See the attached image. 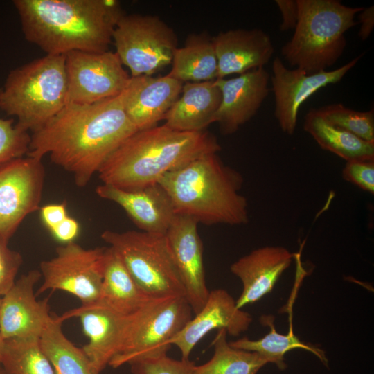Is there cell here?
<instances>
[{"instance_id": "1", "label": "cell", "mask_w": 374, "mask_h": 374, "mask_svg": "<svg viewBox=\"0 0 374 374\" xmlns=\"http://www.w3.org/2000/svg\"><path fill=\"white\" fill-rule=\"evenodd\" d=\"M127 93V87L92 104H66L33 132L27 155L42 159L48 154L73 176L78 186H85L111 154L138 130L125 112Z\"/></svg>"}, {"instance_id": "2", "label": "cell", "mask_w": 374, "mask_h": 374, "mask_svg": "<svg viewBox=\"0 0 374 374\" xmlns=\"http://www.w3.org/2000/svg\"><path fill=\"white\" fill-rule=\"evenodd\" d=\"M24 37L46 55L108 51L124 14L116 0H15Z\"/></svg>"}, {"instance_id": "3", "label": "cell", "mask_w": 374, "mask_h": 374, "mask_svg": "<svg viewBox=\"0 0 374 374\" xmlns=\"http://www.w3.org/2000/svg\"><path fill=\"white\" fill-rule=\"evenodd\" d=\"M221 146L211 134L182 132L165 124L137 130L107 158L98 174L103 184L134 190L157 184L166 174Z\"/></svg>"}, {"instance_id": "4", "label": "cell", "mask_w": 374, "mask_h": 374, "mask_svg": "<svg viewBox=\"0 0 374 374\" xmlns=\"http://www.w3.org/2000/svg\"><path fill=\"white\" fill-rule=\"evenodd\" d=\"M157 184L169 196L176 215L206 225H241L249 221L247 201L240 193L242 176L215 152L166 174Z\"/></svg>"}, {"instance_id": "5", "label": "cell", "mask_w": 374, "mask_h": 374, "mask_svg": "<svg viewBox=\"0 0 374 374\" xmlns=\"http://www.w3.org/2000/svg\"><path fill=\"white\" fill-rule=\"evenodd\" d=\"M298 21L281 55L291 66L308 74L326 71L342 55L345 33L357 24L362 7H349L338 0H296Z\"/></svg>"}, {"instance_id": "6", "label": "cell", "mask_w": 374, "mask_h": 374, "mask_svg": "<svg viewBox=\"0 0 374 374\" xmlns=\"http://www.w3.org/2000/svg\"><path fill=\"white\" fill-rule=\"evenodd\" d=\"M66 90L64 55H46L10 71L0 109L17 118V129L33 132L66 105Z\"/></svg>"}, {"instance_id": "7", "label": "cell", "mask_w": 374, "mask_h": 374, "mask_svg": "<svg viewBox=\"0 0 374 374\" xmlns=\"http://www.w3.org/2000/svg\"><path fill=\"white\" fill-rule=\"evenodd\" d=\"M101 238L117 253L135 282L149 296L185 297L164 235L107 230Z\"/></svg>"}, {"instance_id": "8", "label": "cell", "mask_w": 374, "mask_h": 374, "mask_svg": "<svg viewBox=\"0 0 374 374\" xmlns=\"http://www.w3.org/2000/svg\"><path fill=\"white\" fill-rule=\"evenodd\" d=\"M192 317V309L184 296L152 299L131 314L123 346L109 366L118 368L166 354L172 338Z\"/></svg>"}, {"instance_id": "9", "label": "cell", "mask_w": 374, "mask_h": 374, "mask_svg": "<svg viewBox=\"0 0 374 374\" xmlns=\"http://www.w3.org/2000/svg\"><path fill=\"white\" fill-rule=\"evenodd\" d=\"M112 40L123 65L131 77L152 75L172 63L177 37L166 23L154 15L123 14Z\"/></svg>"}, {"instance_id": "10", "label": "cell", "mask_w": 374, "mask_h": 374, "mask_svg": "<svg viewBox=\"0 0 374 374\" xmlns=\"http://www.w3.org/2000/svg\"><path fill=\"white\" fill-rule=\"evenodd\" d=\"M106 248L84 249L75 242L57 247L54 257L40 263L43 283L37 294L57 290L76 296L82 305L96 302L103 284Z\"/></svg>"}, {"instance_id": "11", "label": "cell", "mask_w": 374, "mask_h": 374, "mask_svg": "<svg viewBox=\"0 0 374 374\" xmlns=\"http://www.w3.org/2000/svg\"><path fill=\"white\" fill-rule=\"evenodd\" d=\"M64 56L66 104H92L112 98L130 83L131 76L116 52L75 51Z\"/></svg>"}, {"instance_id": "12", "label": "cell", "mask_w": 374, "mask_h": 374, "mask_svg": "<svg viewBox=\"0 0 374 374\" xmlns=\"http://www.w3.org/2000/svg\"><path fill=\"white\" fill-rule=\"evenodd\" d=\"M30 156L0 165V238L8 242L23 220L40 208L45 171Z\"/></svg>"}, {"instance_id": "13", "label": "cell", "mask_w": 374, "mask_h": 374, "mask_svg": "<svg viewBox=\"0 0 374 374\" xmlns=\"http://www.w3.org/2000/svg\"><path fill=\"white\" fill-rule=\"evenodd\" d=\"M360 55L341 67L308 74L295 68L290 69L275 57L271 80L275 99L274 116L282 131L292 135L296 130L301 105L320 89L341 81L361 59Z\"/></svg>"}, {"instance_id": "14", "label": "cell", "mask_w": 374, "mask_h": 374, "mask_svg": "<svg viewBox=\"0 0 374 374\" xmlns=\"http://www.w3.org/2000/svg\"><path fill=\"white\" fill-rule=\"evenodd\" d=\"M193 219L176 215L165 233L167 245L193 313L204 305L209 290L205 278L203 244Z\"/></svg>"}, {"instance_id": "15", "label": "cell", "mask_w": 374, "mask_h": 374, "mask_svg": "<svg viewBox=\"0 0 374 374\" xmlns=\"http://www.w3.org/2000/svg\"><path fill=\"white\" fill-rule=\"evenodd\" d=\"M33 269L15 280L1 296L0 325L5 340L13 338H40L52 315L48 300L37 301L34 287L40 279Z\"/></svg>"}, {"instance_id": "16", "label": "cell", "mask_w": 374, "mask_h": 374, "mask_svg": "<svg viewBox=\"0 0 374 374\" xmlns=\"http://www.w3.org/2000/svg\"><path fill=\"white\" fill-rule=\"evenodd\" d=\"M130 315L119 314L108 308L93 303L66 312L60 316L64 321L78 317L89 342L82 350L96 374L109 365L119 353L129 326Z\"/></svg>"}, {"instance_id": "17", "label": "cell", "mask_w": 374, "mask_h": 374, "mask_svg": "<svg viewBox=\"0 0 374 374\" xmlns=\"http://www.w3.org/2000/svg\"><path fill=\"white\" fill-rule=\"evenodd\" d=\"M269 73L259 68L231 79H216L222 93L220 106L213 123L222 134L235 133L251 120L269 94Z\"/></svg>"}, {"instance_id": "18", "label": "cell", "mask_w": 374, "mask_h": 374, "mask_svg": "<svg viewBox=\"0 0 374 374\" xmlns=\"http://www.w3.org/2000/svg\"><path fill=\"white\" fill-rule=\"evenodd\" d=\"M194 315L171 340L184 359H189L197 343L213 330L224 328L230 335L238 336L252 321L251 315L238 308L235 301L223 289L210 291L204 305Z\"/></svg>"}, {"instance_id": "19", "label": "cell", "mask_w": 374, "mask_h": 374, "mask_svg": "<svg viewBox=\"0 0 374 374\" xmlns=\"http://www.w3.org/2000/svg\"><path fill=\"white\" fill-rule=\"evenodd\" d=\"M96 192L120 206L141 231L165 235L176 216L169 196L159 184L134 190L103 184Z\"/></svg>"}, {"instance_id": "20", "label": "cell", "mask_w": 374, "mask_h": 374, "mask_svg": "<svg viewBox=\"0 0 374 374\" xmlns=\"http://www.w3.org/2000/svg\"><path fill=\"white\" fill-rule=\"evenodd\" d=\"M212 39L217 60V79L264 68L274 52L269 35L261 29L229 30Z\"/></svg>"}, {"instance_id": "21", "label": "cell", "mask_w": 374, "mask_h": 374, "mask_svg": "<svg viewBox=\"0 0 374 374\" xmlns=\"http://www.w3.org/2000/svg\"><path fill=\"white\" fill-rule=\"evenodd\" d=\"M184 82L171 77H131L125 109L138 130L157 125L181 93Z\"/></svg>"}, {"instance_id": "22", "label": "cell", "mask_w": 374, "mask_h": 374, "mask_svg": "<svg viewBox=\"0 0 374 374\" xmlns=\"http://www.w3.org/2000/svg\"><path fill=\"white\" fill-rule=\"evenodd\" d=\"M294 254L283 247L256 249L233 262L231 271L242 284L235 301L238 308L253 303L270 292L281 274L290 265Z\"/></svg>"}, {"instance_id": "23", "label": "cell", "mask_w": 374, "mask_h": 374, "mask_svg": "<svg viewBox=\"0 0 374 374\" xmlns=\"http://www.w3.org/2000/svg\"><path fill=\"white\" fill-rule=\"evenodd\" d=\"M180 95L164 117L166 125L182 132H201L213 123L222 100L215 80L186 82Z\"/></svg>"}, {"instance_id": "24", "label": "cell", "mask_w": 374, "mask_h": 374, "mask_svg": "<svg viewBox=\"0 0 374 374\" xmlns=\"http://www.w3.org/2000/svg\"><path fill=\"white\" fill-rule=\"evenodd\" d=\"M152 299L137 285L117 253L107 247L100 294L95 303L130 315Z\"/></svg>"}, {"instance_id": "25", "label": "cell", "mask_w": 374, "mask_h": 374, "mask_svg": "<svg viewBox=\"0 0 374 374\" xmlns=\"http://www.w3.org/2000/svg\"><path fill=\"white\" fill-rule=\"evenodd\" d=\"M168 73L182 82H199L217 78V60L212 37L207 33L191 34L184 46L175 50Z\"/></svg>"}, {"instance_id": "26", "label": "cell", "mask_w": 374, "mask_h": 374, "mask_svg": "<svg viewBox=\"0 0 374 374\" xmlns=\"http://www.w3.org/2000/svg\"><path fill=\"white\" fill-rule=\"evenodd\" d=\"M303 130L324 150L341 159L374 160V143L367 142L327 122L317 109H310L304 117Z\"/></svg>"}, {"instance_id": "27", "label": "cell", "mask_w": 374, "mask_h": 374, "mask_svg": "<svg viewBox=\"0 0 374 374\" xmlns=\"http://www.w3.org/2000/svg\"><path fill=\"white\" fill-rule=\"evenodd\" d=\"M262 326H267L269 332L262 338L251 340L247 337L229 342L230 346L238 349L256 352L265 358L269 363L274 364L278 369L284 371L287 366L285 362V355L293 349H303L314 355L325 366L328 360L325 352L311 344L301 341L294 333L290 327L287 335L278 333L274 326V317L272 315H262L260 318Z\"/></svg>"}, {"instance_id": "28", "label": "cell", "mask_w": 374, "mask_h": 374, "mask_svg": "<svg viewBox=\"0 0 374 374\" xmlns=\"http://www.w3.org/2000/svg\"><path fill=\"white\" fill-rule=\"evenodd\" d=\"M62 322L60 316H52L39 338L41 348L55 374H96L82 349L64 335Z\"/></svg>"}, {"instance_id": "29", "label": "cell", "mask_w": 374, "mask_h": 374, "mask_svg": "<svg viewBox=\"0 0 374 374\" xmlns=\"http://www.w3.org/2000/svg\"><path fill=\"white\" fill-rule=\"evenodd\" d=\"M226 330H217L212 341L214 352L206 363L195 365L193 374H257L268 361L256 352L235 348L226 340Z\"/></svg>"}, {"instance_id": "30", "label": "cell", "mask_w": 374, "mask_h": 374, "mask_svg": "<svg viewBox=\"0 0 374 374\" xmlns=\"http://www.w3.org/2000/svg\"><path fill=\"white\" fill-rule=\"evenodd\" d=\"M0 364L10 374H55L37 337L5 340Z\"/></svg>"}, {"instance_id": "31", "label": "cell", "mask_w": 374, "mask_h": 374, "mask_svg": "<svg viewBox=\"0 0 374 374\" xmlns=\"http://www.w3.org/2000/svg\"><path fill=\"white\" fill-rule=\"evenodd\" d=\"M330 124L370 143H374V112H359L341 103L330 104L317 109Z\"/></svg>"}, {"instance_id": "32", "label": "cell", "mask_w": 374, "mask_h": 374, "mask_svg": "<svg viewBox=\"0 0 374 374\" xmlns=\"http://www.w3.org/2000/svg\"><path fill=\"white\" fill-rule=\"evenodd\" d=\"M132 374H193L195 362L175 359L162 354L142 358L129 364Z\"/></svg>"}, {"instance_id": "33", "label": "cell", "mask_w": 374, "mask_h": 374, "mask_svg": "<svg viewBox=\"0 0 374 374\" xmlns=\"http://www.w3.org/2000/svg\"><path fill=\"white\" fill-rule=\"evenodd\" d=\"M1 89H0V98ZM12 119L0 118V165L27 154L30 136L13 125Z\"/></svg>"}, {"instance_id": "34", "label": "cell", "mask_w": 374, "mask_h": 374, "mask_svg": "<svg viewBox=\"0 0 374 374\" xmlns=\"http://www.w3.org/2000/svg\"><path fill=\"white\" fill-rule=\"evenodd\" d=\"M342 177L364 191L374 193V160H351L346 163Z\"/></svg>"}, {"instance_id": "35", "label": "cell", "mask_w": 374, "mask_h": 374, "mask_svg": "<svg viewBox=\"0 0 374 374\" xmlns=\"http://www.w3.org/2000/svg\"><path fill=\"white\" fill-rule=\"evenodd\" d=\"M22 260L21 254L9 248L8 242L0 238V296L15 282Z\"/></svg>"}, {"instance_id": "36", "label": "cell", "mask_w": 374, "mask_h": 374, "mask_svg": "<svg viewBox=\"0 0 374 374\" xmlns=\"http://www.w3.org/2000/svg\"><path fill=\"white\" fill-rule=\"evenodd\" d=\"M42 222L51 231L69 215L66 202L49 204L39 208Z\"/></svg>"}, {"instance_id": "37", "label": "cell", "mask_w": 374, "mask_h": 374, "mask_svg": "<svg viewBox=\"0 0 374 374\" xmlns=\"http://www.w3.org/2000/svg\"><path fill=\"white\" fill-rule=\"evenodd\" d=\"M80 231V226L78 222L75 218L68 215L50 232L57 240L64 244L75 242Z\"/></svg>"}, {"instance_id": "38", "label": "cell", "mask_w": 374, "mask_h": 374, "mask_svg": "<svg viewBox=\"0 0 374 374\" xmlns=\"http://www.w3.org/2000/svg\"><path fill=\"white\" fill-rule=\"evenodd\" d=\"M282 16L280 30L285 32L294 29L298 21L299 8L296 0H276Z\"/></svg>"}, {"instance_id": "39", "label": "cell", "mask_w": 374, "mask_h": 374, "mask_svg": "<svg viewBox=\"0 0 374 374\" xmlns=\"http://www.w3.org/2000/svg\"><path fill=\"white\" fill-rule=\"evenodd\" d=\"M360 22L359 37L364 41L368 38L374 27V7L371 6L363 9L357 14Z\"/></svg>"}, {"instance_id": "40", "label": "cell", "mask_w": 374, "mask_h": 374, "mask_svg": "<svg viewBox=\"0 0 374 374\" xmlns=\"http://www.w3.org/2000/svg\"><path fill=\"white\" fill-rule=\"evenodd\" d=\"M1 296H0V304H1ZM4 341H5V339H3L2 336L1 325H0V362H1V357L3 348Z\"/></svg>"}, {"instance_id": "41", "label": "cell", "mask_w": 374, "mask_h": 374, "mask_svg": "<svg viewBox=\"0 0 374 374\" xmlns=\"http://www.w3.org/2000/svg\"><path fill=\"white\" fill-rule=\"evenodd\" d=\"M0 374H10L7 371H6L3 367L0 364Z\"/></svg>"}]
</instances>
